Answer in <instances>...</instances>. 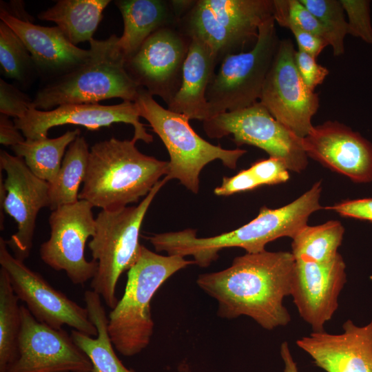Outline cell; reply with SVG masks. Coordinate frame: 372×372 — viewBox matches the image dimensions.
Wrapping results in <instances>:
<instances>
[{"label":"cell","instance_id":"cell-40","mask_svg":"<svg viewBox=\"0 0 372 372\" xmlns=\"http://www.w3.org/2000/svg\"><path fill=\"white\" fill-rule=\"evenodd\" d=\"M25 140L21 132L8 116L0 114V143L13 147Z\"/></svg>","mask_w":372,"mask_h":372},{"label":"cell","instance_id":"cell-25","mask_svg":"<svg viewBox=\"0 0 372 372\" xmlns=\"http://www.w3.org/2000/svg\"><path fill=\"white\" fill-rule=\"evenodd\" d=\"M110 0H59L37 15L42 21L56 24L70 43H79L93 39L103 12Z\"/></svg>","mask_w":372,"mask_h":372},{"label":"cell","instance_id":"cell-11","mask_svg":"<svg viewBox=\"0 0 372 372\" xmlns=\"http://www.w3.org/2000/svg\"><path fill=\"white\" fill-rule=\"evenodd\" d=\"M94 207L79 200L52 210L49 216L50 236L39 249L41 260L56 271H64L74 285H83L94 277L98 263L85 257L89 237L96 229Z\"/></svg>","mask_w":372,"mask_h":372},{"label":"cell","instance_id":"cell-33","mask_svg":"<svg viewBox=\"0 0 372 372\" xmlns=\"http://www.w3.org/2000/svg\"><path fill=\"white\" fill-rule=\"evenodd\" d=\"M349 21L348 34L372 43V26L370 18V1L366 0H340Z\"/></svg>","mask_w":372,"mask_h":372},{"label":"cell","instance_id":"cell-3","mask_svg":"<svg viewBox=\"0 0 372 372\" xmlns=\"http://www.w3.org/2000/svg\"><path fill=\"white\" fill-rule=\"evenodd\" d=\"M136 143L112 137L94 143L79 199L111 210L146 196L167 175L168 162L143 154Z\"/></svg>","mask_w":372,"mask_h":372},{"label":"cell","instance_id":"cell-14","mask_svg":"<svg viewBox=\"0 0 372 372\" xmlns=\"http://www.w3.org/2000/svg\"><path fill=\"white\" fill-rule=\"evenodd\" d=\"M190 43L178 25L163 28L125 59V69L140 87L159 96L167 105L180 88Z\"/></svg>","mask_w":372,"mask_h":372},{"label":"cell","instance_id":"cell-41","mask_svg":"<svg viewBox=\"0 0 372 372\" xmlns=\"http://www.w3.org/2000/svg\"><path fill=\"white\" fill-rule=\"evenodd\" d=\"M280 355L285 365L284 372H299L287 341L283 342L280 345Z\"/></svg>","mask_w":372,"mask_h":372},{"label":"cell","instance_id":"cell-19","mask_svg":"<svg viewBox=\"0 0 372 372\" xmlns=\"http://www.w3.org/2000/svg\"><path fill=\"white\" fill-rule=\"evenodd\" d=\"M346 282V265L340 254L327 262L295 260L291 296L300 316L313 331H324L331 320Z\"/></svg>","mask_w":372,"mask_h":372},{"label":"cell","instance_id":"cell-4","mask_svg":"<svg viewBox=\"0 0 372 372\" xmlns=\"http://www.w3.org/2000/svg\"><path fill=\"white\" fill-rule=\"evenodd\" d=\"M118 37L92 39L90 54L82 64L45 80L32 99L33 107L50 110L67 103H99L119 98L134 102L140 87L127 73L125 58L117 45Z\"/></svg>","mask_w":372,"mask_h":372},{"label":"cell","instance_id":"cell-21","mask_svg":"<svg viewBox=\"0 0 372 372\" xmlns=\"http://www.w3.org/2000/svg\"><path fill=\"white\" fill-rule=\"evenodd\" d=\"M341 333L312 331L296 340L326 372H372V320L358 326L347 320Z\"/></svg>","mask_w":372,"mask_h":372},{"label":"cell","instance_id":"cell-12","mask_svg":"<svg viewBox=\"0 0 372 372\" xmlns=\"http://www.w3.org/2000/svg\"><path fill=\"white\" fill-rule=\"evenodd\" d=\"M0 265L7 272L12 288L39 322L54 329L67 325L90 336L97 329L90 320L87 309L55 289L38 272L27 267L11 254L6 240L0 238Z\"/></svg>","mask_w":372,"mask_h":372},{"label":"cell","instance_id":"cell-29","mask_svg":"<svg viewBox=\"0 0 372 372\" xmlns=\"http://www.w3.org/2000/svg\"><path fill=\"white\" fill-rule=\"evenodd\" d=\"M6 271L0 269V372L16 358L21 311Z\"/></svg>","mask_w":372,"mask_h":372},{"label":"cell","instance_id":"cell-18","mask_svg":"<svg viewBox=\"0 0 372 372\" xmlns=\"http://www.w3.org/2000/svg\"><path fill=\"white\" fill-rule=\"evenodd\" d=\"M11 4L15 9L1 1L0 21L23 42L39 75L47 80L72 70L88 59L90 50L70 43L57 26L34 24L24 10L23 2L12 1Z\"/></svg>","mask_w":372,"mask_h":372},{"label":"cell","instance_id":"cell-24","mask_svg":"<svg viewBox=\"0 0 372 372\" xmlns=\"http://www.w3.org/2000/svg\"><path fill=\"white\" fill-rule=\"evenodd\" d=\"M101 300L99 294L92 290L84 293L85 308L97 329L96 337L74 329L71 331V337L92 363V369L88 372H135L125 367L114 351L108 333V318Z\"/></svg>","mask_w":372,"mask_h":372},{"label":"cell","instance_id":"cell-35","mask_svg":"<svg viewBox=\"0 0 372 372\" xmlns=\"http://www.w3.org/2000/svg\"><path fill=\"white\" fill-rule=\"evenodd\" d=\"M248 169L260 187L285 183L289 179L288 168L285 162L278 158L269 156L257 161Z\"/></svg>","mask_w":372,"mask_h":372},{"label":"cell","instance_id":"cell-38","mask_svg":"<svg viewBox=\"0 0 372 372\" xmlns=\"http://www.w3.org/2000/svg\"><path fill=\"white\" fill-rule=\"evenodd\" d=\"M325 209L344 217L372 221V198L342 201Z\"/></svg>","mask_w":372,"mask_h":372},{"label":"cell","instance_id":"cell-9","mask_svg":"<svg viewBox=\"0 0 372 372\" xmlns=\"http://www.w3.org/2000/svg\"><path fill=\"white\" fill-rule=\"evenodd\" d=\"M280 40L270 17L261 23L253 48L227 55L207 90L209 119L259 101Z\"/></svg>","mask_w":372,"mask_h":372},{"label":"cell","instance_id":"cell-10","mask_svg":"<svg viewBox=\"0 0 372 372\" xmlns=\"http://www.w3.org/2000/svg\"><path fill=\"white\" fill-rule=\"evenodd\" d=\"M203 123L209 138L232 135L237 146L247 144L259 147L269 156L282 160L289 170L300 173L308 165L301 138L278 122L260 101L220 114Z\"/></svg>","mask_w":372,"mask_h":372},{"label":"cell","instance_id":"cell-39","mask_svg":"<svg viewBox=\"0 0 372 372\" xmlns=\"http://www.w3.org/2000/svg\"><path fill=\"white\" fill-rule=\"evenodd\" d=\"M288 29L292 32L298 44V50L303 51L316 59L324 48L329 45L327 41L304 31L296 26H289Z\"/></svg>","mask_w":372,"mask_h":372},{"label":"cell","instance_id":"cell-37","mask_svg":"<svg viewBox=\"0 0 372 372\" xmlns=\"http://www.w3.org/2000/svg\"><path fill=\"white\" fill-rule=\"evenodd\" d=\"M260 185L249 169H242L231 177H224L220 186L214 192L219 196H227L234 194L253 190Z\"/></svg>","mask_w":372,"mask_h":372},{"label":"cell","instance_id":"cell-36","mask_svg":"<svg viewBox=\"0 0 372 372\" xmlns=\"http://www.w3.org/2000/svg\"><path fill=\"white\" fill-rule=\"evenodd\" d=\"M295 62L304 83L313 92L329 74V72L327 68L318 64L315 57L303 51L296 50Z\"/></svg>","mask_w":372,"mask_h":372},{"label":"cell","instance_id":"cell-2","mask_svg":"<svg viewBox=\"0 0 372 372\" xmlns=\"http://www.w3.org/2000/svg\"><path fill=\"white\" fill-rule=\"evenodd\" d=\"M321 181L287 205L269 209L262 207L249 223L229 232L208 238L196 237V230L154 234L152 244L156 251L183 257L192 256L196 265L206 267L218 258L223 249L240 247L247 253L265 250L267 243L281 237L291 239L307 225L309 216L323 207L320 203Z\"/></svg>","mask_w":372,"mask_h":372},{"label":"cell","instance_id":"cell-16","mask_svg":"<svg viewBox=\"0 0 372 372\" xmlns=\"http://www.w3.org/2000/svg\"><path fill=\"white\" fill-rule=\"evenodd\" d=\"M0 169L6 178L3 183L6 196L0 206V228L3 229V209L17 225V231L6 240L14 256L23 261L33 245V236L39 211L50 207L49 183L36 176L24 160L5 150L0 152Z\"/></svg>","mask_w":372,"mask_h":372},{"label":"cell","instance_id":"cell-17","mask_svg":"<svg viewBox=\"0 0 372 372\" xmlns=\"http://www.w3.org/2000/svg\"><path fill=\"white\" fill-rule=\"evenodd\" d=\"M138 107L134 102L123 101L116 105L99 103H67L50 110L31 107L22 118H14L17 127L26 139L48 137V131L63 125H81L88 130H97L115 123L130 124L134 127L135 141L146 143L153 141L143 124L140 122Z\"/></svg>","mask_w":372,"mask_h":372},{"label":"cell","instance_id":"cell-20","mask_svg":"<svg viewBox=\"0 0 372 372\" xmlns=\"http://www.w3.org/2000/svg\"><path fill=\"white\" fill-rule=\"evenodd\" d=\"M307 156L356 183L372 180V144L338 121L313 126L300 138Z\"/></svg>","mask_w":372,"mask_h":372},{"label":"cell","instance_id":"cell-7","mask_svg":"<svg viewBox=\"0 0 372 372\" xmlns=\"http://www.w3.org/2000/svg\"><path fill=\"white\" fill-rule=\"evenodd\" d=\"M134 103L140 117L149 123L167 149L169 161L165 177L178 180L194 194L198 192L199 175L206 165L220 160L235 169L238 159L247 153L245 149H227L209 143L194 130L186 116L164 108L142 87Z\"/></svg>","mask_w":372,"mask_h":372},{"label":"cell","instance_id":"cell-34","mask_svg":"<svg viewBox=\"0 0 372 372\" xmlns=\"http://www.w3.org/2000/svg\"><path fill=\"white\" fill-rule=\"evenodd\" d=\"M33 99L16 86L0 79V114L22 118L33 107Z\"/></svg>","mask_w":372,"mask_h":372},{"label":"cell","instance_id":"cell-27","mask_svg":"<svg viewBox=\"0 0 372 372\" xmlns=\"http://www.w3.org/2000/svg\"><path fill=\"white\" fill-rule=\"evenodd\" d=\"M90 150L86 140L80 135L68 146L56 177L48 183L51 210L79 200V188L85 178Z\"/></svg>","mask_w":372,"mask_h":372},{"label":"cell","instance_id":"cell-31","mask_svg":"<svg viewBox=\"0 0 372 372\" xmlns=\"http://www.w3.org/2000/svg\"><path fill=\"white\" fill-rule=\"evenodd\" d=\"M325 28L334 56L344 52V39L348 34V23L340 0H300Z\"/></svg>","mask_w":372,"mask_h":372},{"label":"cell","instance_id":"cell-26","mask_svg":"<svg viewBox=\"0 0 372 372\" xmlns=\"http://www.w3.org/2000/svg\"><path fill=\"white\" fill-rule=\"evenodd\" d=\"M80 130H68L50 138L26 139L12 147L15 156L22 158L38 178L52 183L61 168L66 148L80 135Z\"/></svg>","mask_w":372,"mask_h":372},{"label":"cell","instance_id":"cell-1","mask_svg":"<svg viewBox=\"0 0 372 372\" xmlns=\"http://www.w3.org/2000/svg\"><path fill=\"white\" fill-rule=\"evenodd\" d=\"M294 267L291 252L265 249L236 257L225 269L200 274L196 284L216 300L219 317L248 316L271 331L291 321L283 302L291 296Z\"/></svg>","mask_w":372,"mask_h":372},{"label":"cell","instance_id":"cell-32","mask_svg":"<svg viewBox=\"0 0 372 372\" xmlns=\"http://www.w3.org/2000/svg\"><path fill=\"white\" fill-rule=\"evenodd\" d=\"M273 17L275 22L285 28L296 26L322 38L329 43V37L320 21L300 0H273Z\"/></svg>","mask_w":372,"mask_h":372},{"label":"cell","instance_id":"cell-30","mask_svg":"<svg viewBox=\"0 0 372 372\" xmlns=\"http://www.w3.org/2000/svg\"><path fill=\"white\" fill-rule=\"evenodd\" d=\"M0 65L6 78L27 85L39 75L32 57L17 34L0 21Z\"/></svg>","mask_w":372,"mask_h":372},{"label":"cell","instance_id":"cell-5","mask_svg":"<svg viewBox=\"0 0 372 372\" xmlns=\"http://www.w3.org/2000/svg\"><path fill=\"white\" fill-rule=\"evenodd\" d=\"M194 260L177 255L163 256L141 245L139 256L128 270L123 296L108 318V333L114 349L133 356L145 349L153 335L151 302L172 275Z\"/></svg>","mask_w":372,"mask_h":372},{"label":"cell","instance_id":"cell-23","mask_svg":"<svg viewBox=\"0 0 372 372\" xmlns=\"http://www.w3.org/2000/svg\"><path fill=\"white\" fill-rule=\"evenodd\" d=\"M218 64L216 57L203 43L191 39L183 63L181 84L167 109L184 114L189 120H208L206 92Z\"/></svg>","mask_w":372,"mask_h":372},{"label":"cell","instance_id":"cell-15","mask_svg":"<svg viewBox=\"0 0 372 372\" xmlns=\"http://www.w3.org/2000/svg\"><path fill=\"white\" fill-rule=\"evenodd\" d=\"M21 327L15 360L3 372H88V357L63 329L37 321L21 305Z\"/></svg>","mask_w":372,"mask_h":372},{"label":"cell","instance_id":"cell-8","mask_svg":"<svg viewBox=\"0 0 372 372\" xmlns=\"http://www.w3.org/2000/svg\"><path fill=\"white\" fill-rule=\"evenodd\" d=\"M273 11V0H196L178 27L190 39L203 43L220 63L227 55L255 43L260 25Z\"/></svg>","mask_w":372,"mask_h":372},{"label":"cell","instance_id":"cell-22","mask_svg":"<svg viewBox=\"0 0 372 372\" xmlns=\"http://www.w3.org/2000/svg\"><path fill=\"white\" fill-rule=\"evenodd\" d=\"M193 1L117 0L123 21L117 45L125 59L132 55L154 32L176 26Z\"/></svg>","mask_w":372,"mask_h":372},{"label":"cell","instance_id":"cell-13","mask_svg":"<svg viewBox=\"0 0 372 372\" xmlns=\"http://www.w3.org/2000/svg\"><path fill=\"white\" fill-rule=\"evenodd\" d=\"M295 52L289 39L280 40L259 101L278 122L303 138L313 127L311 119L319 108L320 98L301 78Z\"/></svg>","mask_w":372,"mask_h":372},{"label":"cell","instance_id":"cell-28","mask_svg":"<svg viewBox=\"0 0 372 372\" xmlns=\"http://www.w3.org/2000/svg\"><path fill=\"white\" fill-rule=\"evenodd\" d=\"M344 228L338 220H329L322 225L300 229L292 238L291 253L295 260L327 262L339 253Z\"/></svg>","mask_w":372,"mask_h":372},{"label":"cell","instance_id":"cell-6","mask_svg":"<svg viewBox=\"0 0 372 372\" xmlns=\"http://www.w3.org/2000/svg\"><path fill=\"white\" fill-rule=\"evenodd\" d=\"M168 180L165 176L160 180L138 205L102 209L96 218L95 233L88 247L98 268L90 285L92 291L112 309L118 301L116 287L120 276L139 256L142 245L138 239L146 213Z\"/></svg>","mask_w":372,"mask_h":372}]
</instances>
